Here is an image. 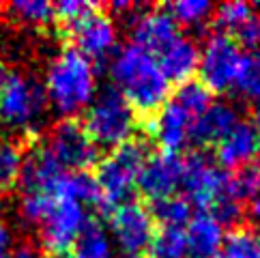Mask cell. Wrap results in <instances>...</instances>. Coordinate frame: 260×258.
I'll return each mask as SVG.
<instances>
[{
    "instance_id": "44dd1931",
    "label": "cell",
    "mask_w": 260,
    "mask_h": 258,
    "mask_svg": "<svg viewBox=\"0 0 260 258\" xmlns=\"http://www.w3.org/2000/svg\"><path fill=\"white\" fill-rule=\"evenodd\" d=\"M146 258H187L185 228L159 226L146 247Z\"/></svg>"
},
{
    "instance_id": "8992f818",
    "label": "cell",
    "mask_w": 260,
    "mask_h": 258,
    "mask_svg": "<svg viewBox=\"0 0 260 258\" xmlns=\"http://www.w3.org/2000/svg\"><path fill=\"white\" fill-rule=\"evenodd\" d=\"M245 54L243 48L226 33H215L207 37L198 60L200 84L211 93H226L235 88L241 67H243Z\"/></svg>"
},
{
    "instance_id": "d6986e66",
    "label": "cell",
    "mask_w": 260,
    "mask_h": 258,
    "mask_svg": "<svg viewBox=\"0 0 260 258\" xmlns=\"http://www.w3.org/2000/svg\"><path fill=\"white\" fill-rule=\"evenodd\" d=\"M3 15L9 22L22 28H48V26L56 20L54 15V5L45 3V0H15L3 7Z\"/></svg>"
},
{
    "instance_id": "30bf717a",
    "label": "cell",
    "mask_w": 260,
    "mask_h": 258,
    "mask_svg": "<svg viewBox=\"0 0 260 258\" xmlns=\"http://www.w3.org/2000/svg\"><path fill=\"white\" fill-rule=\"evenodd\" d=\"M157 230V224L142 202L127 200L110 211V235L125 256H140Z\"/></svg>"
},
{
    "instance_id": "ba28073f",
    "label": "cell",
    "mask_w": 260,
    "mask_h": 258,
    "mask_svg": "<svg viewBox=\"0 0 260 258\" xmlns=\"http://www.w3.org/2000/svg\"><path fill=\"white\" fill-rule=\"evenodd\" d=\"M43 149L67 172H86L99 162V149L90 140L84 125L73 118H62L50 129Z\"/></svg>"
},
{
    "instance_id": "e575fe53",
    "label": "cell",
    "mask_w": 260,
    "mask_h": 258,
    "mask_svg": "<svg viewBox=\"0 0 260 258\" xmlns=\"http://www.w3.org/2000/svg\"><path fill=\"white\" fill-rule=\"evenodd\" d=\"M245 211H247V215H249V219H252V222L260 224V198H254V200L245 207Z\"/></svg>"
},
{
    "instance_id": "6da1fadb",
    "label": "cell",
    "mask_w": 260,
    "mask_h": 258,
    "mask_svg": "<svg viewBox=\"0 0 260 258\" xmlns=\"http://www.w3.org/2000/svg\"><path fill=\"white\" fill-rule=\"evenodd\" d=\"M110 76L114 88L129 101V106L148 118L161 110L172 90L157 58L134 43L114 52L110 58Z\"/></svg>"
},
{
    "instance_id": "f546056e",
    "label": "cell",
    "mask_w": 260,
    "mask_h": 258,
    "mask_svg": "<svg viewBox=\"0 0 260 258\" xmlns=\"http://www.w3.org/2000/svg\"><path fill=\"white\" fill-rule=\"evenodd\" d=\"M52 205H54V196H50V194L30 191V194H24L22 196L20 213L24 217V222H28L32 226H39L45 219V215L50 213Z\"/></svg>"
},
{
    "instance_id": "74e56055",
    "label": "cell",
    "mask_w": 260,
    "mask_h": 258,
    "mask_svg": "<svg viewBox=\"0 0 260 258\" xmlns=\"http://www.w3.org/2000/svg\"><path fill=\"white\" fill-rule=\"evenodd\" d=\"M123 258H142V256H123Z\"/></svg>"
},
{
    "instance_id": "ffe728a7",
    "label": "cell",
    "mask_w": 260,
    "mask_h": 258,
    "mask_svg": "<svg viewBox=\"0 0 260 258\" xmlns=\"http://www.w3.org/2000/svg\"><path fill=\"white\" fill-rule=\"evenodd\" d=\"M26 151L17 138H0V196L20 185Z\"/></svg>"
},
{
    "instance_id": "484cf974",
    "label": "cell",
    "mask_w": 260,
    "mask_h": 258,
    "mask_svg": "<svg viewBox=\"0 0 260 258\" xmlns=\"http://www.w3.org/2000/svg\"><path fill=\"white\" fill-rule=\"evenodd\" d=\"M172 99L191 118H198L204 112V110H207L213 104V93H211L209 88H204L200 82L189 80V82H185V84L179 86V90H176V95Z\"/></svg>"
},
{
    "instance_id": "ac0fdd59",
    "label": "cell",
    "mask_w": 260,
    "mask_h": 258,
    "mask_svg": "<svg viewBox=\"0 0 260 258\" xmlns=\"http://www.w3.org/2000/svg\"><path fill=\"white\" fill-rule=\"evenodd\" d=\"M256 149L258 136L254 132V125L241 121L215 144L217 166L224 170H239L243 166H249V162L256 157Z\"/></svg>"
},
{
    "instance_id": "603a6c76",
    "label": "cell",
    "mask_w": 260,
    "mask_h": 258,
    "mask_svg": "<svg viewBox=\"0 0 260 258\" xmlns=\"http://www.w3.org/2000/svg\"><path fill=\"white\" fill-rule=\"evenodd\" d=\"M151 215L155 224L170 226V228H185L193 217V205L185 196H170L159 202H153Z\"/></svg>"
},
{
    "instance_id": "cb8c5ba5",
    "label": "cell",
    "mask_w": 260,
    "mask_h": 258,
    "mask_svg": "<svg viewBox=\"0 0 260 258\" xmlns=\"http://www.w3.org/2000/svg\"><path fill=\"white\" fill-rule=\"evenodd\" d=\"M254 13H256L254 7L245 3V0H230V3L219 5L213 11V20H215L219 33H226L232 37Z\"/></svg>"
},
{
    "instance_id": "7402d4cb",
    "label": "cell",
    "mask_w": 260,
    "mask_h": 258,
    "mask_svg": "<svg viewBox=\"0 0 260 258\" xmlns=\"http://www.w3.org/2000/svg\"><path fill=\"white\" fill-rule=\"evenodd\" d=\"M64 258H114L112 239L104 230V226L90 222L78 239V243L73 245V250Z\"/></svg>"
},
{
    "instance_id": "4fadbf2b",
    "label": "cell",
    "mask_w": 260,
    "mask_h": 258,
    "mask_svg": "<svg viewBox=\"0 0 260 258\" xmlns=\"http://www.w3.org/2000/svg\"><path fill=\"white\" fill-rule=\"evenodd\" d=\"M191 125L193 118L174 99H170L148 118L146 129L153 140L164 149V153L179 155V151L191 142Z\"/></svg>"
},
{
    "instance_id": "5bb4252c",
    "label": "cell",
    "mask_w": 260,
    "mask_h": 258,
    "mask_svg": "<svg viewBox=\"0 0 260 258\" xmlns=\"http://www.w3.org/2000/svg\"><path fill=\"white\" fill-rule=\"evenodd\" d=\"M179 35V24L174 22L168 9H148V11L138 13L132 24V43L153 56H157Z\"/></svg>"
},
{
    "instance_id": "83f0119b",
    "label": "cell",
    "mask_w": 260,
    "mask_h": 258,
    "mask_svg": "<svg viewBox=\"0 0 260 258\" xmlns=\"http://www.w3.org/2000/svg\"><path fill=\"white\" fill-rule=\"evenodd\" d=\"M230 191L239 202L260 198V166L249 164L230 174Z\"/></svg>"
},
{
    "instance_id": "4dcf8cb0",
    "label": "cell",
    "mask_w": 260,
    "mask_h": 258,
    "mask_svg": "<svg viewBox=\"0 0 260 258\" xmlns=\"http://www.w3.org/2000/svg\"><path fill=\"white\" fill-rule=\"evenodd\" d=\"M95 9H99V5L95 3H84V0H62V3L54 5V15L60 22L62 30L73 26L76 22H80L82 17H86L88 13H92Z\"/></svg>"
},
{
    "instance_id": "d590c367",
    "label": "cell",
    "mask_w": 260,
    "mask_h": 258,
    "mask_svg": "<svg viewBox=\"0 0 260 258\" xmlns=\"http://www.w3.org/2000/svg\"><path fill=\"white\" fill-rule=\"evenodd\" d=\"M254 132H256V136H258V144H260V112H258L256 118H254Z\"/></svg>"
},
{
    "instance_id": "9c48e42d",
    "label": "cell",
    "mask_w": 260,
    "mask_h": 258,
    "mask_svg": "<svg viewBox=\"0 0 260 258\" xmlns=\"http://www.w3.org/2000/svg\"><path fill=\"white\" fill-rule=\"evenodd\" d=\"M181 187L185 189V198L200 211H209L221 198L232 196L230 174L200 153L183 157Z\"/></svg>"
},
{
    "instance_id": "277c9868",
    "label": "cell",
    "mask_w": 260,
    "mask_h": 258,
    "mask_svg": "<svg viewBox=\"0 0 260 258\" xmlns=\"http://www.w3.org/2000/svg\"><path fill=\"white\" fill-rule=\"evenodd\" d=\"M146 159V146L138 140L112 149L104 159H99L95 172L99 205L112 211L114 207L132 200V194L134 189H138V179H140Z\"/></svg>"
},
{
    "instance_id": "7c38bea8",
    "label": "cell",
    "mask_w": 260,
    "mask_h": 258,
    "mask_svg": "<svg viewBox=\"0 0 260 258\" xmlns=\"http://www.w3.org/2000/svg\"><path fill=\"white\" fill-rule=\"evenodd\" d=\"M183 177V157L176 153H157L148 155L144 168L138 179V189H140L148 200L159 202L170 198L181 187Z\"/></svg>"
},
{
    "instance_id": "1f68e13d",
    "label": "cell",
    "mask_w": 260,
    "mask_h": 258,
    "mask_svg": "<svg viewBox=\"0 0 260 258\" xmlns=\"http://www.w3.org/2000/svg\"><path fill=\"white\" fill-rule=\"evenodd\" d=\"M232 39L245 50H252V52L260 50V13H254L249 17V20L232 35Z\"/></svg>"
},
{
    "instance_id": "4316f807",
    "label": "cell",
    "mask_w": 260,
    "mask_h": 258,
    "mask_svg": "<svg viewBox=\"0 0 260 258\" xmlns=\"http://www.w3.org/2000/svg\"><path fill=\"white\" fill-rule=\"evenodd\" d=\"M166 9L170 11L176 24L185 26H202L209 17H213V11H215L209 0H179Z\"/></svg>"
},
{
    "instance_id": "9a60e30c",
    "label": "cell",
    "mask_w": 260,
    "mask_h": 258,
    "mask_svg": "<svg viewBox=\"0 0 260 258\" xmlns=\"http://www.w3.org/2000/svg\"><path fill=\"white\" fill-rule=\"evenodd\" d=\"M157 62L168 78L170 84H185L198 73V60H200V48L196 41L185 35H179L176 39L166 45V48L157 54Z\"/></svg>"
},
{
    "instance_id": "e0dca14e",
    "label": "cell",
    "mask_w": 260,
    "mask_h": 258,
    "mask_svg": "<svg viewBox=\"0 0 260 258\" xmlns=\"http://www.w3.org/2000/svg\"><path fill=\"white\" fill-rule=\"evenodd\" d=\"M187 258H217L224 247V226L209 211H198L185 226Z\"/></svg>"
},
{
    "instance_id": "8d00e7d4",
    "label": "cell",
    "mask_w": 260,
    "mask_h": 258,
    "mask_svg": "<svg viewBox=\"0 0 260 258\" xmlns=\"http://www.w3.org/2000/svg\"><path fill=\"white\" fill-rule=\"evenodd\" d=\"M5 78H7V69H5V64H3V60H0V86H3V82H5Z\"/></svg>"
},
{
    "instance_id": "7a4b0ae2",
    "label": "cell",
    "mask_w": 260,
    "mask_h": 258,
    "mask_svg": "<svg viewBox=\"0 0 260 258\" xmlns=\"http://www.w3.org/2000/svg\"><path fill=\"white\" fill-rule=\"evenodd\" d=\"M41 84L48 106H52L62 118H73L84 112L97 95L95 64L76 48H62L50 60Z\"/></svg>"
},
{
    "instance_id": "5b68a950",
    "label": "cell",
    "mask_w": 260,
    "mask_h": 258,
    "mask_svg": "<svg viewBox=\"0 0 260 258\" xmlns=\"http://www.w3.org/2000/svg\"><path fill=\"white\" fill-rule=\"evenodd\" d=\"M48 97L43 84L30 73L7 71V78L0 86V121L15 132L35 134L41 125Z\"/></svg>"
},
{
    "instance_id": "d6a6232c",
    "label": "cell",
    "mask_w": 260,
    "mask_h": 258,
    "mask_svg": "<svg viewBox=\"0 0 260 258\" xmlns=\"http://www.w3.org/2000/svg\"><path fill=\"white\" fill-rule=\"evenodd\" d=\"M9 254H11V233L7 224L0 222V258H9Z\"/></svg>"
},
{
    "instance_id": "3957f363",
    "label": "cell",
    "mask_w": 260,
    "mask_h": 258,
    "mask_svg": "<svg viewBox=\"0 0 260 258\" xmlns=\"http://www.w3.org/2000/svg\"><path fill=\"white\" fill-rule=\"evenodd\" d=\"M82 125L97 149L112 151L136 140L138 112L114 86H104L84 110Z\"/></svg>"
},
{
    "instance_id": "52a82bcc",
    "label": "cell",
    "mask_w": 260,
    "mask_h": 258,
    "mask_svg": "<svg viewBox=\"0 0 260 258\" xmlns=\"http://www.w3.org/2000/svg\"><path fill=\"white\" fill-rule=\"evenodd\" d=\"M90 224L88 213L82 202L71 198H54V205L45 219L39 224V237L43 250L50 256L64 258L78 239Z\"/></svg>"
},
{
    "instance_id": "f1b7e54d",
    "label": "cell",
    "mask_w": 260,
    "mask_h": 258,
    "mask_svg": "<svg viewBox=\"0 0 260 258\" xmlns=\"http://www.w3.org/2000/svg\"><path fill=\"white\" fill-rule=\"evenodd\" d=\"M237 88L241 90L243 97L252 101H260V50L245 54Z\"/></svg>"
},
{
    "instance_id": "d4e9b609",
    "label": "cell",
    "mask_w": 260,
    "mask_h": 258,
    "mask_svg": "<svg viewBox=\"0 0 260 258\" xmlns=\"http://www.w3.org/2000/svg\"><path fill=\"white\" fill-rule=\"evenodd\" d=\"M219 258H260V237L249 228H237L224 239Z\"/></svg>"
},
{
    "instance_id": "2e32d148",
    "label": "cell",
    "mask_w": 260,
    "mask_h": 258,
    "mask_svg": "<svg viewBox=\"0 0 260 258\" xmlns=\"http://www.w3.org/2000/svg\"><path fill=\"white\" fill-rule=\"evenodd\" d=\"M239 123H241V114L235 106L226 104V101H213L198 118H193L191 142L200 146L217 144Z\"/></svg>"
},
{
    "instance_id": "836d02e7",
    "label": "cell",
    "mask_w": 260,
    "mask_h": 258,
    "mask_svg": "<svg viewBox=\"0 0 260 258\" xmlns=\"http://www.w3.org/2000/svg\"><path fill=\"white\" fill-rule=\"evenodd\" d=\"M9 258H45L39 250H35L32 245H17L15 250H11Z\"/></svg>"
},
{
    "instance_id": "8fae6325",
    "label": "cell",
    "mask_w": 260,
    "mask_h": 258,
    "mask_svg": "<svg viewBox=\"0 0 260 258\" xmlns=\"http://www.w3.org/2000/svg\"><path fill=\"white\" fill-rule=\"evenodd\" d=\"M64 33L76 43L73 48L80 54H84L92 64L112 58L116 52V43H118L116 24L108 13H104L101 7L88 13L86 17H82L73 26H69V28H64Z\"/></svg>"
}]
</instances>
